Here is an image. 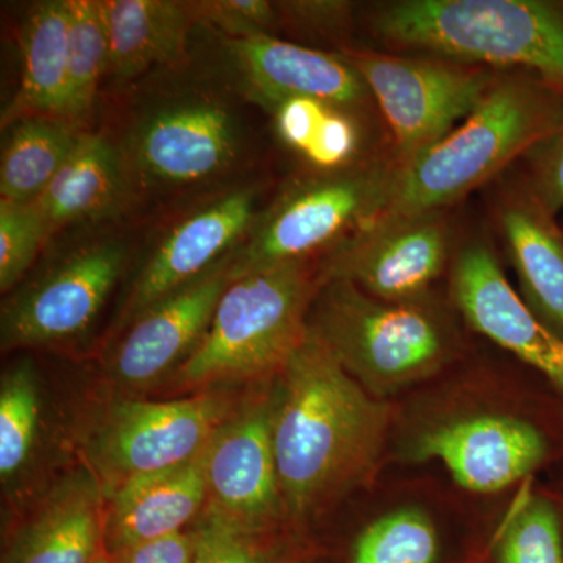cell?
I'll list each match as a JSON object with an SVG mask.
<instances>
[{"mask_svg":"<svg viewBox=\"0 0 563 563\" xmlns=\"http://www.w3.org/2000/svg\"><path fill=\"white\" fill-rule=\"evenodd\" d=\"M276 380L273 443L282 501L292 520H309L372 473L388 410L310 332Z\"/></svg>","mask_w":563,"mask_h":563,"instance_id":"cell-1","label":"cell"},{"mask_svg":"<svg viewBox=\"0 0 563 563\" xmlns=\"http://www.w3.org/2000/svg\"><path fill=\"white\" fill-rule=\"evenodd\" d=\"M372 31L399 49L521 70L563 92V2L396 0L374 10Z\"/></svg>","mask_w":563,"mask_h":563,"instance_id":"cell-2","label":"cell"},{"mask_svg":"<svg viewBox=\"0 0 563 563\" xmlns=\"http://www.w3.org/2000/svg\"><path fill=\"white\" fill-rule=\"evenodd\" d=\"M563 118V92L521 70L496 76L453 131L401 168L380 217L444 211L525 157Z\"/></svg>","mask_w":563,"mask_h":563,"instance_id":"cell-3","label":"cell"},{"mask_svg":"<svg viewBox=\"0 0 563 563\" xmlns=\"http://www.w3.org/2000/svg\"><path fill=\"white\" fill-rule=\"evenodd\" d=\"M321 277L291 262L229 282L206 335L173 374L179 390L276 379L309 333Z\"/></svg>","mask_w":563,"mask_h":563,"instance_id":"cell-4","label":"cell"},{"mask_svg":"<svg viewBox=\"0 0 563 563\" xmlns=\"http://www.w3.org/2000/svg\"><path fill=\"white\" fill-rule=\"evenodd\" d=\"M309 332L376 395L435 372L451 350L450 332L426 299L385 302L340 279H321Z\"/></svg>","mask_w":563,"mask_h":563,"instance_id":"cell-5","label":"cell"},{"mask_svg":"<svg viewBox=\"0 0 563 563\" xmlns=\"http://www.w3.org/2000/svg\"><path fill=\"white\" fill-rule=\"evenodd\" d=\"M401 168L395 161L357 162L290 185L232 254L231 279L291 262L344 242L390 207Z\"/></svg>","mask_w":563,"mask_h":563,"instance_id":"cell-6","label":"cell"},{"mask_svg":"<svg viewBox=\"0 0 563 563\" xmlns=\"http://www.w3.org/2000/svg\"><path fill=\"white\" fill-rule=\"evenodd\" d=\"M235 406L221 391L111 404L88 439L87 466L107 499L136 477L176 468L206 453Z\"/></svg>","mask_w":563,"mask_h":563,"instance_id":"cell-7","label":"cell"},{"mask_svg":"<svg viewBox=\"0 0 563 563\" xmlns=\"http://www.w3.org/2000/svg\"><path fill=\"white\" fill-rule=\"evenodd\" d=\"M395 139L399 168L443 139L484 98L498 74L429 55L347 51Z\"/></svg>","mask_w":563,"mask_h":563,"instance_id":"cell-8","label":"cell"},{"mask_svg":"<svg viewBox=\"0 0 563 563\" xmlns=\"http://www.w3.org/2000/svg\"><path fill=\"white\" fill-rule=\"evenodd\" d=\"M243 128L235 111L206 95L177 96L152 107L122 150L129 179L176 190L222 176L239 162Z\"/></svg>","mask_w":563,"mask_h":563,"instance_id":"cell-9","label":"cell"},{"mask_svg":"<svg viewBox=\"0 0 563 563\" xmlns=\"http://www.w3.org/2000/svg\"><path fill=\"white\" fill-rule=\"evenodd\" d=\"M128 246L96 240L51 266L2 307L3 351L69 342L91 328L117 287Z\"/></svg>","mask_w":563,"mask_h":563,"instance_id":"cell-10","label":"cell"},{"mask_svg":"<svg viewBox=\"0 0 563 563\" xmlns=\"http://www.w3.org/2000/svg\"><path fill=\"white\" fill-rule=\"evenodd\" d=\"M450 252L444 211L379 217L331 250L320 277L351 282L385 302L422 301Z\"/></svg>","mask_w":563,"mask_h":563,"instance_id":"cell-11","label":"cell"},{"mask_svg":"<svg viewBox=\"0 0 563 563\" xmlns=\"http://www.w3.org/2000/svg\"><path fill=\"white\" fill-rule=\"evenodd\" d=\"M207 512L244 531L268 533L285 514L273 443V401L236 404L206 453Z\"/></svg>","mask_w":563,"mask_h":563,"instance_id":"cell-12","label":"cell"},{"mask_svg":"<svg viewBox=\"0 0 563 563\" xmlns=\"http://www.w3.org/2000/svg\"><path fill=\"white\" fill-rule=\"evenodd\" d=\"M257 213V191L235 188L196 207L162 236L141 266L122 312V324L181 288L195 284L231 257L250 235Z\"/></svg>","mask_w":563,"mask_h":563,"instance_id":"cell-13","label":"cell"},{"mask_svg":"<svg viewBox=\"0 0 563 563\" xmlns=\"http://www.w3.org/2000/svg\"><path fill=\"white\" fill-rule=\"evenodd\" d=\"M451 288L455 306L474 331L512 352L563 391V336L514 290L487 243L470 242L459 251Z\"/></svg>","mask_w":563,"mask_h":563,"instance_id":"cell-14","label":"cell"},{"mask_svg":"<svg viewBox=\"0 0 563 563\" xmlns=\"http://www.w3.org/2000/svg\"><path fill=\"white\" fill-rule=\"evenodd\" d=\"M231 261L232 255L132 322L110 362V372L118 384L144 390L165 383L187 362L206 335L222 292L231 282Z\"/></svg>","mask_w":563,"mask_h":563,"instance_id":"cell-15","label":"cell"},{"mask_svg":"<svg viewBox=\"0 0 563 563\" xmlns=\"http://www.w3.org/2000/svg\"><path fill=\"white\" fill-rule=\"evenodd\" d=\"M548 444L531 422L509 415H474L429 429L413 443V459L443 463L457 485L495 493L544 461Z\"/></svg>","mask_w":563,"mask_h":563,"instance_id":"cell-16","label":"cell"},{"mask_svg":"<svg viewBox=\"0 0 563 563\" xmlns=\"http://www.w3.org/2000/svg\"><path fill=\"white\" fill-rule=\"evenodd\" d=\"M229 57L255 102L268 109L291 98H312L354 110L372 98L361 74L346 58L309 49L274 35L225 40Z\"/></svg>","mask_w":563,"mask_h":563,"instance_id":"cell-17","label":"cell"},{"mask_svg":"<svg viewBox=\"0 0 563 563\" xmlns=\"http://www.w3.org/2000/svg\"><path fill=\"white\" fill-rule=\"evenodd\" d=\"M107 499L88 466L44 493L10 537L2 563H95L106 548Z\"/></svg>","mask_w":563,"mask_h":563,"instance_id":"cell-18","label":"cell"},{"mask_svg":"<svg viewBox=\"0 0 563 563\" xmlns=\"http://www.w3.org/2000/svg\"><path fill=\"white\" fill-rule=\"evenodd\" d=\"M206 453L176 468L136 477L107 498L110 554L187 531L198 521L207 504Z\"/></svg>","mask_w":563,"mask_h":563,"instance_id":"cell-19","label":"cell"},{"mask_svg":"<svg viewBox=\"0 0 563 563\" xmlns=\"http://www.w3.org/2000/svg\"><path fill=\"white\" fill-rule=\"evenodd\" d=\"M499 224L526 303L563 336V232L555 214L521 185L503 199Z\"/></svg>","mask_w":563,"mask_h":563,"instance_id":"cell-20","label":"cell"},{"mask_svg":"<svg viewBox=\"0 0 563 563\" xmlns=\"http://www.w3.org/2000/svg\"><path fill=\"white\" fill-rule=\"evenodd\" d=\"M129 181L120 147L106 136L81 133L68 161L33 206L51 236L68 225L113 214L124 201Z\"/></svg>","mask_w":563,"mask_h":563,"instance_id":"cell-21","label":"cell"},{"mask_svg":"<svg viewBox=\"0 0 563 563\" xmlns=\"http://www.w3.org/2000/svg\"><path fill=\"white\" fill-rule=\"evenodd\" d=\"M69 0L35 3L21 29V80L2 128L31 117L68 121Z\"/></svg>","mask_w":563,"mask_h":563,"instance_id":"cell-22","label":"cell"},{"mask_svg":"<svg viewBox=\"0 0 563 563\" xmlns=\"http://www.w3.org/2000/svg\"><path fill=\"white\" fill-rule=\"evenodd\" d=\"M110 40L109 73L131 81L155 66L180 60L196 18L190 2L109 0L103 2Z\"/></svg>","mask_w":563,"mask_h":563,"instance_id":"cell-23","label":"cell"},{"mask_svg":"<svg viewBox=\"0 0 563 563\" xmlns=\"http://www.w3.org/2000/svg\"><path fill=\"white\" fill-rule=\"evenodd\" d=\"M81 133L60 118L31 117L9 125L0 161V199L35 202L68 161Z\"/></svg>","mask_w":563,"mask_h":563,"instance_id":"cell-24","label":"cell"},{"mask_svg":"<svg viewBox=\"0 0 563 563\" xmlns=\"http://www.w3.org/2000/svg\"><path fill=\"white\" fill-rule=\"evenodd\" d=\"M43 395L31 361H18L0 377V483L3 495L20 490L38 461Z\"/></svg>","mask_w":563,"mask_h":563,"instance_id":"cell-25","label":"cell"},{"mask_svg":"<svg viewBox=\"0 0 563 563\" xmlns=\"http://www.w3.org/2000/svg\"><path fill=\"white\" fill-rule=\"evenodd\" d=\"M110 40L103 2L69 0L68 121L87 120L103 74L109 73Z\"/></svg>","mask_w":563,"mask_h":563,"instance_id":"cell-26","label":"cell"},{"mask_svg":"<svg viewBox=\"0 0 563 563\" xmlns=\"http://www.w3.org/2000/svg\"><path fill=\"white\" fill-rule=\"evenodd\" d=\"M442 540L422 510L388 512L374 520L352 543L347 563H440Z\"/></svg>","mask_w":563,"mask_h":563,"instance_id":"cell-27","label":"cell"},{"mask_svg":"<svg viewBox=\"0 0 563 563\" xmlns=\"http://www.w3.org/2000/svg\"><path fill=\"white\" fill-rule=\"evenodd\" d=\"M495 563H563L558 515L543 499H533L515 515L495 548Z\"/></svg>","mask_w":563,"mask_h":563,"instance_id":"cell-28","label":"cell"},{"mask_svg":"<svg viewBox=\"0 0 563 563\" xmlns=\"http://www.w3.org/2000/svg\"><path fill=\"white\" fill-rule=\"evenodd\" d=\"M47 239L46 224L33 202L0 199V291L20 284Z\"/></svg>","mask_w":563,"mask_h":563,"instance_id":"cell-29","label":"cell"},{"mask_svg":"<svg viewBox=\"0 0 563 563\" xmlns=\"http://www.w3.org/2000/svg\"><path fill=\"white\" fill-rule=\"evenodd\" d=\"M192 531L195 563H280L279 551L266 539L268 533L244 531L207 510Z\"/></svg>","mask_w":563,"mask_h":563,"instance_id":"cell-30","label":"cell"},{"mask_svg":"<svg viewBox=\"0 0 563 563\" xmlns=\"http://www.w3.org/2000/svg\"><path fill=\"white\" fill-rule=\"evenodd\" d=\"M196 21L209 22L224 33L225 40L273 35L280 21L276 3L266 0H209L190 2Z\"/></svg>","mask_w":563,"mask_h":563,"instance_id":"cell-31","label":"cell"},{"mask_svg":"<svg viewBox=\"0 0 563 563\" xmlns=\"http://www.w3.org/2000/svg\"><path fill=\"white\" fill-rule=\"evenodd\" d=\"M525 158L523 187L544 209L558 214L563 210V118Z\"/></svg>","mask_w":563,"mask_h":563,"instance_id":"cell-32","label":"cell"},{"mask_svg":"<svg viewBox=\"0 0 563 563\" xmlns=\"http://www.w3.org/2000/svg\"><path fill=\"white\" fill-rule=\"evenodd\" d=\"M333 109L335 106L318 99L291 98L274 103L266 110L272 113L274 125L284 144L306 157Z\"/></svg>","mask_w":563,"mask_h":563,"instance_id":"cell-33","label":"cell"},{"mask_svg":"<svg viewBox=\"0 0 563 563\" xmlns=\"http://www.w3.org/2000/svg\"><path fill=\"white\" fill-rule=\"evenodd\" d=\"M196 539L192 526L187 531L124 548L113 553L117 563H195Z\"/></svg>","mask_w":563,"mask_h":563,"instance_id":"cell-34","label":"cell"},{"mask_svg":"<svg viewBox=\"0 0 563 563\" xmlns=\"http://www.w3.org/2000/svg\"><path fill=\"white\" fill-rule=\"evenodd\" d=\"M276 5L280 20L284 18L306 31L339 32L350 21L351 5L347 2L309 0V2H282Z\"/></svg>","mask_w":563,"mask_h":563,"instance_id":"cell-35","label":"cell"},{"mask_svg":"<svg viewBox=\"0 0 563 563\" xmlns=\"http://www.w3.org/2000/svg\"><path fill=\"white\" fill-rule=\"evenodd\" d=\"M95 563H117L114 562L113 555L109 553V551H103L98 559H96Z\"/></svg>","mask_w":563,"mask_h":563,"instance_id":"cell-36","label":"cell"}]
</instances>
